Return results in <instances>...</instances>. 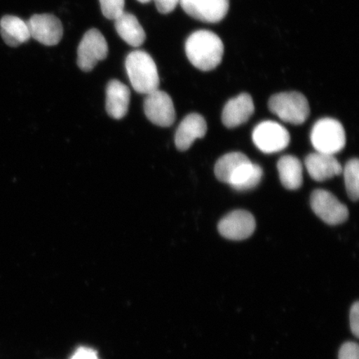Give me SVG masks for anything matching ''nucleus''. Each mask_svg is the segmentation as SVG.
<instances>
[{
	"label": "nucleus",
	"mask_w": 359,
	"mask_h": 359,
	"mask_svg": "<svg viewBox=\"0 0 359 359\" xmlns=\"http://www.w3.org/2000/svg\"><path fill=\"white\" fill-rule=\"evenodd\" d=\"M102 15L115 20L124 12L125 0H100Z\"/></svg>",
	"instance_id": "4be33fe9"
},
{
	"label": "nucleus",
	"mask_w": 359,
	"mask_h": 359,
	"mask_svg": "<svg viewBox=\"0 0 359 359\" xmlns=\"http://www.w3.org/2000/svg\"><path fill=\"white\" fill-rule=\"evenodd\" d=\"M106 110L111 118L122 119L128 111L130 97L129 88L118 80H111L106 90Z\"/></svg>",
	"instance_id": "2eb2a0df"
},
{
	"label": "nucleus",
	"mask_w": 359,
	"mask_h": 359,
	"mask_svg": "<svg viewBox=\"0 0 359 359\" xmlns=\"http://www.w3.org/2000/svg\"><path fill=\"white\" fill-rule=\"evenodd\" d=\"M0 32L8 46L18 47L28 42L31 38L27 22L19 17L13 15L4 16L0 20Z\"/></svg>",
	"instance_id": "dca6fc26"
},
{
	"label": "nucleus",
	"mask_w": 359,
	"mask_h": 359,
	"mask_svg": "<svg viewBox=\"0 0 359 359\" xmlns=\"http://www.w3.org/2000/svg\"><path fill=\"white\" fill-rule=\"evenodd\" d=\"M255 111L252 97L248 93H242L232 98L224 106L222 122L228 128H234L248 122Z\"/></svg>",
	"instance_id": "ddd939ff"
},
{
	"label": "nucleus",
	"mask_w": 359,
	"mask_h": 359,
	"mask_svg": "<svg viewBox=\"0 0 359 359\" xmlns=\"http://www.w3.org/2000/svg\"><path fill=\"white\" fill-rule=\"evenodd\" d=\"M250 161L241 152H231L224 155L215 165V175L219 182L229 183L233 174L241 165Z\"/></svg>",
	"instance_id": "aec40b11"
},
{
	"label": "nucleus",
	"mask_w": 359,
	"mask_h": 359,
	"mask_svg": "<svg viewBox=\"0 0 359 359\" xmlns=\"http://www.w3.org/2000/svg\"><path fill=\"white\" fill-rule=\"evenodd\" d=\"M157 11L163 15H168L177 8L180 0H154Z\"/></svg>",
	"instance_id": "393cba45"
},
{
	"label": "nucleus",
	"mask_w": 359,
	"mask_h": 359,
	"mask_svg": "<svg viewBox=\"0 0 359 359\" xmlns=\"http://www.w3.org/2000/svg\"><path fill=\"white\" fill-rule=\"evenodd\" d=\"M144 111L147 118L159 127H170L176 120V111L172 97L159 89L147 94L144 101Z\"/></svg>",
	"instance_id": "6e6552de"
},
{
	"label": "nucleus",
	"mask_w": 359,
	"mask_h": 359,
	"mask_svg": "<svg viewBox=\"0 0 359 359\" xmlns=\"http://www.w3.org/2000/svg\"><path fill=\"white\" fill-rule=\"evenodd\" d=\"M278 172L282 185L288 190H297L303 184V165L294 156H282L278 161Z\"/></svg>",
	"instance_id": "a211bd4d"
},
{
	"label": "nucleus",
	"mask_w": 359,
	"mask_h": 359,
	"mask_svg": "<svg viewBox=\"0 0 359 359\" xmlns=\"http://www.w3.org/2000/svg\"><path fill=\"white\" fill-rule=\"evenodd\" d=\"M208 123L200 114H191L182 120L175 136V143L178 150L185 151L191 147L196 139L205 137Z\"/></svg>",
	"instance_id": "4468645a"
},
{
	"label": "nucleus",
	"mask_w": 359,
	"mask_h": 359,
	"mask_svg": "<svg viewBox=\"0 0 359 359\" xmlns=\"http://www.w3.org/2000/svg\"><path fill=\"white\" fill-rule=\"evenodd\" d=\"M305 167L314 181L325 182L343 173L342 165L334 155L316 151L305 158Z\"/></svg>",
	"instance_id": "f8f14e48"
},
{
	"label": "nucleus",
	"mask_w": 359,
	"mask_h": 359,
	"mask_svg": "<svg viewBox=\"0 0 359 359\" xmlns=\"http://www.w3.org/2000/svg\"><path fill=\"white\" fill-rule=\"evenodd\" d=\"M114 21L116 32L130 46L140 47L145 42V31L136 16L124 11Z\"/></svg>",
	"instance_id": "f3484780"
},
{
	"label": "nucleus",
	"mask_w": 359,
	"mask_h": 359,
	"mask_svg": "<svg viewBox=\"0 0 359 359\" xmlns=\"http://www.w3.org/2000/svg\"><path fill=\"white\" fill-rule=\"evenodd\" d=\"M257 227L252 214L243 210L229 213L218 224L219 234L226 239L243 241L253 235Z\"/></svg>",
	"instance_id": "1a4fd4ad"
},
{
	"label": "nucleus",
	"mask_w": 359,
	"mask_h": 359,
	"mask_svg": "<svg viewBox=\"0 0 359 359\" xmlns=\"http://www.w3.org/2000/svg\"><path fill=\"white\" fill-rule=\"evenodd\" d=\"M137 1L142 4H147L151 2V0H137Z\"/></svg>",
	"instance_id": "bb28decb"
},
{
	"label": "nucleus",
	"mask_w": 359,
	"mask_h": 359,
	"mask_svg": "<svg viewBox=\"0 0 359 359\" xmlns=\"http://www.w3.org/2000/svg\"><path fill=\"white\" fill-rule=\"evenodd\" d=\"M313 212L323 222L331 226L342 224L348 218L347 206L341 203L332 193L325 190H316L312 193L311 199Z\"/></svg>",
	"instance_id": "0eeeda50"
},
{
	"label": "nucleus",
	"mask_w": 359,
	"mask_h": 359,
	"mask_svg": "<svg viewBox=\"0 0 359 359\" xmlns=\"http://www.w3.org/2000/svg\"><path fill=\"white\" fill-rule=\"evenodd\" d=\"M31 38L46 46H55L61 41L64 28L60 19L53 15H34L27 22Z\"/></svg>",
	"instance_id": "9d476101"
},
{
	"label": "nucleus",
	"mask_w": 359,
	"mask_h": 359,
	"mask_svg": "<svg viewBox=\"0 0 359 359\" xmlns=\"http://www.w3.org/2000/svg\"><path fill=\"white\" fill-rule=\"evenodd\" d=\"M125 65L135 91L147 95L159 89L158 71L149 53L142 50L130 53Z\"/></svg>",
	"instance_id": "f03ea898"
},
{
	"label": "nucleus",
	"mask_w": 359,
	"mask_h": 359,
	"mask_svg": "<svg viewBox=\"0 0 359 359\" xmlns=\"http://www.w3.org/2000/svg\"><path fill=\"white\" fill-rule=\"evenodd\" d=\"M359 304L356 302L352 305L351 309H350L349 321L350 327H351L352 333L356 338L359 336Z\"/></svg>",
	"instance_id": "b1692460"
},
{
	"label": "nucleus",
	"mask_w": 359,
	"mask_h": 359,
	"mask_svg": "<svg viewBox=\"0 0 359 359\" xmlns=\"http://www.w3.org/2000/svg\"><path fill=\"white\" fill-rule=\"evenodd\" d=\"M255 145L264 154H271L285 150L289 146L290 136L280 123L266 121L257 126L252 134Z\"/></svg>",
	"instance_id": "423d86ee"
},
{
	"label": "nucleus",
	"mask_w": 359,
	"mask_h": 359,
	"mask_svg": "<svg viewBox=\"0 0 359 359\" xmlns=\"http://www.w3.org/2000/svg\"><path fill=\"white\" fill-rule=\"evenodd\" d=\"M109 45L100 30L92 29L84 34L78 48V66L83 72L92 71L98 62L104 60Z\"/></svg>",
	"instance_id": "39448f33"
},
{
	"label": "nucleus",
	"mask_w": 359,
	"mask_h": 359,
	"mask_svg": "<svg viewBox=\"0 0 359 359\" xmlns=\"http://www.w3.org/2000/svg\"><path fill=\"white\" fill-rule=\"evenodd\" d=\"M311 139L318 152L334 155L342 151L346 144L343 125L334 118H323L313 125Z\"/></svg>",
	"instance_id": "20e7f679"
},
{
	"label": "nucleus",
	"mask_w": 359,
	"mask_h": 359,
	"mask_svg": "<svg viewBox=\"0 0 359 359\" xmlns=\"http://www.w3.org/2000/svg\"><path fill=\"white\" fill-rule=\"evenodd\" d=\"M70 359H100L95 350L86 347H80L76 350Z\"/></svg>",
	"instance_id": "a878e982"
},
{
	"label": "nucleus",
	"mask_w": 359,
	"mask_h": 359,
	"mask_svg": "<svg viewBox=\"0 0 359 359\" xmlns=\"http://www.w3.org/2000/svg\"><path fill=\"white\" fill-rule=\"evenodd\" d=\"M188 15L205 22H218L227 15L229 0H180Z\"/></svg>",
	"instance_id": "9b49d317"
},
{
	"label": "nucleus",
	"mask_w": 359,
	"mask_h": 359,
	"mask_svg": "<svg viewBox=\"0 0 359 359\" xmlns=\"http://www.w3.org/2000/svg\"><path fill=\"white\" fill-rule=\"evenodd\" d=\"M268 106L278 118L294 125L303 124L311 114L307 98L298 92L277 93L269 98Z\"/></svg>",
	"instance_id": "7ed1b4c3"
},
{
	"label": "nucleus",
	"mask_w": 359,
	"mask_h": 359,
	"mask_svg": "<svg viewBox=\"0 0 359 359\" xmlns=\"http://www.w3.org/2000/svg\"><path fill=\"white\" fill-rule=\"evenodd\" d=\"M345 187L350 199L357 201L359 197V161L353 158L343 168Z\"/></svg>",
	"instance_id": "412c9836"
},
{
	"label": "nucleus",
	"mask_w": 359,
	"mask_h": 359,
	"mask_svg": "<svg viewBox=\"0 0 359 359\" xmlns=\"http://www.w3.org/2000/svg\"><path fill=\"white\" fill-rule=\"evenodd\" d=\"M185 48L191 65L201 71H212L222 61V40L212 31L198 30L192 33L187 40Z\"/></svg>",
	"instance_id": "f257e3e1"
},
{
	"label": "nucleus",
	"mask_w": 359,
	"mask_h": 359,
	"mask_svg": "<svg viewBox=\"0 0 359 359\" xmlns=\"http://www.w3.org/2000/svg\"><path fill=\"white\" fill-rule=\"evenodd\" d=\"M358 345L355 342L344 343L341 346L339 352V359H359Z\"/></svg>",
	"instance_id": "5701e85b"
},
{
	"label": "nucleus",
	"mask_w": 359,
	"mask_h": 359,
	"mask_svg": "<svg viewBox=\"0 0 359 359\" xmlns=\"http://www.w3.org/2000/svg\"><path fill=\"white\" fill-rule=\"evenodd\" d=\"M262 177V168L249 161L236 170L228 184L236 191H248L257 187Z\"/></svg>",
	"instance_id": "6ab92c4d"
}]
</instances>
